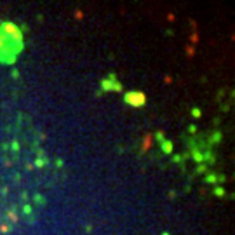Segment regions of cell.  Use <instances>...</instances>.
I'll list each match as a JSON object with an SVG mask.
<instances>
[{"mask_svg":"<svg viewBox=\"0 0 235 235\" xmlns=\"http://www.w3.org/2000/svg\"><path fill=\"white\" fill-rule=\"evenodd\" d=\"M99 86H101L103 92H120V91H124V86L117 80L115 73H110L106 79H103Z\"/></svg>","mask_w":235,"mask_h":235,"instance_id":"4","label":"cell"},{"mask_svg":"<svg viewBox=\"0 0 235 235\" xmlns=\"http://www.w3.org/2000/svg\"><path fill=\"white\" fill-rule=\"evenodd\" d=\"M172 162H181V155H174V157H172Z\"/></svg>","mask_w":235,"mask_h":235,"instance_id":"15","label":"cell"},{"mask_svg":"<svg viewBox=\"0 0 235 235\" xmlns=\"http://www.w3.org/2000/svg\"><path fill=\"white\" fill-rule=\"evenodd\" d=\"M204 181L207 183V185H213V187H216V185H218V183H216V174H214V172H206Z\"/></svg>","mask_w":235,"mask_h":235,"instance_id":"9","label":"cell"},{"mask_svg":"<svg viewBox=\"0 0 235 235\" xmlns=\"http://www.w3.org/2000/svg\"><path fill=\"white\" fill-rule=\"evenodd\" d=\"M190 113H192V117H193V118H200V117H202V110H200L198 106H193Z\"/></svg>","mask_w":235,"mask_h":235,"instance_id":"11","label":"cell"},{"mask_svg":"<svg viewBox=\"0 0 235 235\" xmlns=\"http://www.w3.org/2000/svg\"><path fill=\"white\" fill-rule=\"evenodd\" d=\"M200 172H207V166H206V164H198L197 166V174H200Z\"/></svg>","mask_w":235,"mask_h":235,"instance_id":"12","label":"cell"},{"mask_svg":"<svg viewBox=\"0 0 235 235\" xmlns=\"http://www.w3.org/2000/svg\"><path fill=\"white\" fill-rule=\"evenodd\" d=\"M202 159H204V164H206V166H214V164H216V155L213 153L211 146H209L206 152H202Z\"/></svg>","mask_w":235,"mask_h":235,"instance_id":"5","label":"cell"},{"mask_svg":"<svg viewBox=\"0 0 235 235\" xmlns=\"http://www.w3.org/2000/svg\"><path fill=\"white\" fill-rule=\"evenodd\" d=\"M124 103L133 108H143L146 105V94L141 91H125L124 92Z\"/></svg>","mask_w":235,"mask_h":235,"instance_id":"2","label":"cell"},{"mask_svg":"<svg viewBox=\"0 0 235 235\" xmlns=\"http://www.w3.org/2000/svg\"><path fill=\"white\" fill-rule=\"evenodd\" d=\"M56 166H58V167H63V160H61V159H58V160H56Z\"/></svg>","mask_w":235,"mask_h":235,"instance_id":"18","label":"cell"},{"mask_svg":"<svg viewBox=\"0 0 235 235\" xmlns=\"http://www.w3.org/2000/svg\"><path fill=\"white\" fill-rule=\"evenodd\" d=\"M193 52H195L193 47H187V54H188V56H193Z\"/></svg>","mask_w":235,"mask_h":235,"instance_id":"16","label":"cell"},{"mask_svg":"<svg viewBox=\"0 0 235 235\" xmlns=\"http://www.w3.org/2000/svg\"><path fill=\"white\" fill-rule=\"evenodd\" d=\"M190 38H192V42H197V40H198L197 33H192V37H190Z\"/></svg>","mask_w":235,"mask_h":235,"instance_id":"17","label":"cell"},{"mask_svg":"<svg viewBox=\"0 0 235 235\" xmlns=\"http://www.w3.org/2000/svg\"><path fill=\"white\" fill-rule=\"evenodd\" d=\"M213 193H214V197L223 198L225 195H226V190H225V187H221V185H216V187L213 188Z\"/></svg>","mask_w":235,"mask_h":235,"instance_id":"8","label":"cell"},{"mask_svg":"<svg viewBox=\"0 0 235 235\" xmlns=\"http://www.w3.org/2000/svg\"><path fill=\"white\" fill-rule=\"evenodd\" d=\"M221 139H223V133L219 131V129H216L213 134H211V144H218L221 143Z\"/></svg>","mask_w":235,"mask_h":235,"instance_id":"7","label":"cell"},{"mask_svg":"<svg viewBox=\"0 0 235 235\" xmlns=\"http://www.w3.org/2000/svg\"><path fill=\"white\" fill-rule=\"evenodd\" d=\"M155 138H157V141H159V143H162V141H164V133H162V131H157V133H155Z\"/></svg>","mask_w":235,"mask_h":235,"instance_id":"13","label":"cell"},{"mask_svg":"<svg viewBox=\"0 0 235 235\" xmlns=\"http://www.w3.org/2000/svg\"><path fill=\"white\" fill-rule=\"evenodd\" d=\"M172 148H174V146H172V141H169V139H164V141L160 143V152L164 155H171Z\"/></svg>","mask_w":235,"mask_h":235,"instance_id":"6","label":"cell"},{"mask_svg":"<svg viewBox=\"0 0 235 235\" xmlns=\"http://www.w3.org/2000/svg\"><path fill=\"white\" fill-rule=\"evenodd\" d=\"M188 133L195 134V133H197V125H195V124H190V125H188Z\"/></svg>","mask_w":235,"mask_h":235,"instance_id":"14","label":"cell"},{"mask_svg":"<svg viewBox=\"0 0 235 235\" xmlns=\"http://www.w3.org/2000/svg\"><path fill=\"white\" fill-rule=\"evenodd\" d=\"M23 51V42L12 40L9 35L0 32V63L2 64H14L17 54Z\"/></svg>","mask_w":235,"mask_h":235,"instance_id":"1","label":"cell"},{"mask_svg":"<svg viewBox=\"0 0 235 235\" xmlns=\"http://www.w3.org/2000/svg\"><path fill=\"white\" fill-rule=\"evenodd\" d=\"M21 211H23V216H30V214L33 213V206L32 204H23V207H21Z\"/></svg>","mask_w":235,"mask_h":235,"instance_id":"10","label":"cell"},{"mask_svg":"<svg viewBox=\"0 0 235 235\" xmlns=\"http://www.w3.org/2000/svg\"><path fill=\"white\" fill-rule=\"evenodd\" d=\"M0 32H4L6 35L12 38V40H16V42H23V32L19 30L16 23L12 21H2L0 23Z\"/></svg>","mask_w":235,"mask_h":235,"instance_id":"3","label":"cell"},{"mask_svg":"<svg viewBox=\"0 0 235 235\" xmlns=\"http://www.w3.org/2000/svg\"><path fill=\"white\" fill-rule=\"evenodd\" d=\"M160 235H171V233H169V232H166V230H164V232H162Z\"/></svg>","mask_w":235,"mask_h":235,"instance_id":"19","label":"cell"}]
</instances>
